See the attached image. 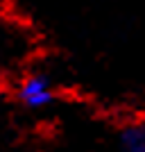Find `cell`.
Returning <instances> with one entry per match:
<instances>
[{
  "instance_id": "obj_1",
  "label": "cell",
  "mask_w": 145,
  "mask_h": 152,
  "mask_svg": "<svg viewBox=\"0 0 145 152\" xmlns=\"http://www.w3.org/2000/svg\"><path fill=\"white\" fill-rule=\"evenodd\" d=\"M55 100H57L55 82L45 73L32 70L27 75H23L20 82L16 84V102L20 107L30 109V111H39V109L50 107Z\"/></svg>"
},
{
  "instance_id": "obj_2",
  "label": "cell",
  "mask_w": 145,
  "mask_h": 152,
  "mask_svg": "<svg viewBox=\"0 0 145 152\" xmlns=\"http://www.w3.org/2000/svg\"><path fill=\"white\" fill-rule=\"evenodd\" d=\"M118 145L122 152H145V121L127 123L118 132Z\"/></svg>"
}]
</instances>
